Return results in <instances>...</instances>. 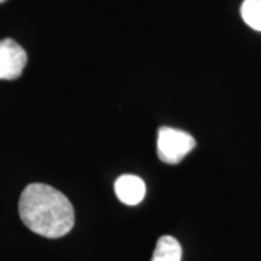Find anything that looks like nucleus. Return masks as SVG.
Instances as JSON below:
<instances>
[{"mask_svg": "<svg viewBox=\"0 0 261 261\" xmlns=\"http://www.w3.org/2000/svg\"><path fill=\"white\" fill-rule=\"evenodd\" d=\"M19 215L32 232L61 238L74 226V209L61 192L44 183L25 187L19 199Z\"/></svg>", "mask_w": 261, "mask_h": 261, "instance_id": "nucleus-1", "label": "nucleus"}, {"mask_svg": "<svg viewBox=\"0 0 261 261\" xmlns=\"http://www.w3.org/2000/svg\"><path fill=\"white\" fill-rule=\"evenodd\" d=\"M196 147L195 138L185 130L163 126L159 130L157 154L163 163L178 164Z\"/></svg>", "mask_w": 261, "mask_h": 261, "instance_id": "nucleus-2", "label": "nucleus"}, {"mask_svg": "<svg viewBox=\"0 0 261 261\" xmlns=\"http://www.w3.org/2000/svg\"><path fill=\"white\" fill-rule=\"evenodd\" d=\"M27 63V51L16 41L10 38L0 41V80H16Z\"/></svg>", "mask_w": 261, "mask_h": 261, "instance_id": "nucleus-3", "label": "nucleus"}, {"mask_svg": "<svg viewBox=\"0 0 261 261\" xmlns=\"http://www.w3.org/2000/svg\"><path fill=\"white\" fill-rule=\"evenodd\" d=\"M115 192L122 203L135 206L142 202L145 197L147 187L144 180L134 174H123L115 183Z\"/></svg>", "mask_w": 261, "mask_h": 261, "instance_id": "nucleus-4", "label": "nucleus"}, {"mask_svg": "<svg viewBox=\"0 0 261 261\" xmlns=\"http://www.w3.org/2000/svg\"><path fill=\"white\" fill-rule=\"evenodd\" d=\"M181 245L171 235H163L155 244L151 261H181Z\"/></svg>", "mask_w": 261, "mask_h": 261, "instance_id": "nucleus-5", "label": "nucleus"}, {"mask_svg": "<svg viewBox=\"0 0 261 261\" xmlns=\"http://www.w3.org/2000/svg\"><path fill=\"white\" fill-rule=\"evenodd\" d=\"M241 16L250 28L261 32V0H244Z\"/></svg>", "mask_w": 261, "mask_h": 261, "instance_id": "nucleus-6", "label": "nucleus"}, {"mask_svg": "<svg viewBox=\"0 0 261 261\" xmlns=\"http://www.w3.org/2000/svg\"><path fill=\"white\" fill-rule=\"evenodd\" d=\"M3 2H6V0H0V3H3Z\"/></svg>", "mask_w": 261, "mask_h": 261, "instance_id": "nucleus-7", "label": "nucleus"}]
</instances>
